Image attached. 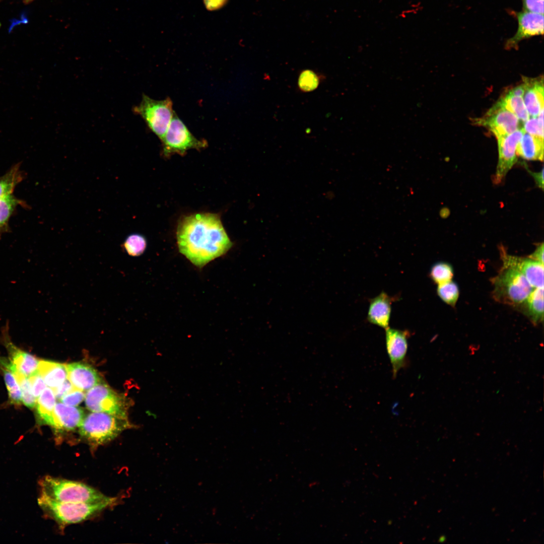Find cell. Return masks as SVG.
<instances>
[{
  "label": "cell",
  "instance_id": "6da1fadb",
  "mask_svg": "<svg viewBox=\"0 0 544 544\" xmlns=\"http://www.w3.org/2000/svg\"><path fill=\"white\" fill-rule=\"evenodd\" d=\"M176 237L179 252L199 268L226 253L233 245L216 214L184 217L178 223Z\"/></svg>",
  "mask_w": 544,
  "mask_h": 544
},
{
  "label": "cell",
  "instance_id": "7a4b0ae2",
  "mask_svg": "<svg viewBox=\"0 0 544 544\" xmlns=\"http://www.w3.org/2000/svg\"><path fill=\"white\" fill-rule=\"evenodd\" d=\"M117 498L94 503H66L54 501L40 494L38 503L45 516L53 520L60 528L78 523L97 516L117 503Z\"/></svg>",
  "mask_w": 544,
  "mask_h": 544
},
{
  "label": "cell",
  "instance_id": "3957f363",
  "mask_svg": "<svg viewBox=\"0 0 544 544\" xmlns=\"http://www.w3.org/2000/svg\"><path fill=\"white\" fill-rule=\"evenodd\" d=\"M39 485L40 494L61 502L94 503L114 498L107 496L84 483L49 475L41 479Z\"/></svg>",
  "mask_w": 544,
  "mask_h": 544
},
{
  "label": "cell",
  "instance_id": "277c9868",
  "mask_svg": "<svg viewBox=\"0 0 544 544\" xmlns=\"http://www.w3.org/2000/svg\"><path fill=\"white\" fill-rule=\"evenodd\" d=\"M129 427L127 418L93 412L85 416L78 431L81 438L93 450L113 440Z\"/></svg>",
  "mask_w": 544,
  "mask_h": 544
},
{
  "label": "cell",
  "instance_id": "5b68a950",
  "mask_svg": "<svg viewBox=\"0 0 544 544\" xmlns=\"http://www.w3.org/2000/svg\"><path fill=\"white\" fill-rule=\"evenodd\" d=\"M494 279V295L500 302L518 305L525 302L533 288L518 270L504 266Z\"/></svg>",
  "mask_w": 544,
  "mask_h": 544
},
{
  "label": "cell",
  "instance_id": "8992f818",
  "mask_svg": "<svg viewBox=\"0 0 544 544\" xmlns=\"http://www.w3.org/2000/svg\"><path fill=\"white\" fill-rule=\"evenodd\" d=\"M133 110L142 117L149 129L162 141L174 113L171 99L167 97L157 100L143 94L141 102L133 107Z\"/></svg>",
  "mask_w": 544,
  "mask_h": 544
},
{
  "label": "cell",
  "instance_id": "52a82bcc",
  "mask_svg": "<svg viewBox=\"0 0 544 544\" xmlns=\"http://www.w3.org/2000/svg\"><path fill=\"white\" fill-rule=\"evenodd\" d=\"M85 403L90 411L125 418L128 407L126 398L107 384L99 383L85 394Z\"/></svg>",
  "mask_w": 544,
  "mask_h": 544
},
{
  "label": "cell",
  "instance_id": "ba28073f",
  "mask_svg": "<svg viewBox=\"0 0 544 544\" xmlns=\"http://www.w3.org/2000/svg\"><path fill=\"white\" fill-rule=\"evenodd\" d=\"M161 141L165 156L173 153L183 155L189 149L199 150L208 145L206 141L198 140L191 133L175 112Z\"/></svg>",
  "mask_w": 544,
  "mask_h": 544
},
{
  "label": "cell",
  "instance_id": "9c48e42d",
  "mask_svg": "<svg viewBox=\"0 0 544 544\" xmlns=\"http://www.w3.org/2000/svg\"><path fill=\"white\" fill-rule=\"evenodd\" d=\"M475 123L489 129L497 138L510 134L522 127L520 120L498 101Z\"/></svg>",
  "mask_w": 544,
  "mask_h": 544
},
{
  "label": "cell",
  "instance_id": "30bf717a",
  "mask_svg": "<svg viewBox=\"0 0 544 544\" xmlns=\"http://www.w3.org/2000/svg\"><path fill=\"white\" fill-rule=\"evenodd\" d=\"M524 130L520 128L513 132L497 138L498 161L495 181L500 182L517 161L516 149Z\"/></svg>",
  "mask_w": 544,
  "mask_h": 544
},
{
  "label": "cell",
  "instance_id": "8fae6325",
  "mask_svg": "<svg viewBox=\"0 0 544 544\" xmlns=\"http://www.w3.org/2000/svg\"><path fill=\"white\" fill-rule=\"evenodd\" d=\"M410 334L407 330H403L389 327L385 329L386 348L394 378L396 377L398 371L406 365L407 341Z\"/></svg>",
  "mask_w": 544,
  "mask_h": 544
},
{
  "label": "cell",
  "instance_id": "7c38bea8",
  "mask_svg": "<svg viewBox=\"0 0 544 544\" xmlns=\"http://www.w3.org/2000/svg\"><path fill=\"white\" fill-rule=\"evenodd\" d=\"M2 339L10 355V361L19 373L28 377L37 371L39 360L33 355L16 347L9 336V322L2 328Z\"/></svg>",
  "mask_w": 544,
  "mask_h": 544
},
{
  "label": "cell",
  "instance_id": "4fadbf2b",
  "mask_svg": "<svg viewBox=\"0 0 544 544\" xmlns=\"http://www.w3.org/2000/svg\"><path fill=\"white\" fill-rule=\"evenodd\" d=\"M518 21L515 34L506 44L507 48L515 47L521 40L543 34V15L525 11L514 12Z\"/></svg>",
  "mask_w": 544,
  "mask_h": 544
},
{
  "label": "cell",
  "instance_id": "5bb4252c",
  "mask_svg": "<svg viewBox=\"0 0 544 544\" xmlns=\"http://www.w3.org/2000/svg\"><path fill=\"white\" fill-rule=\"evenodd\" d=\"M84 417L81 408L57 402L54 409L52 428L57 436L74 431L78 429Z\"/></svg>",
  "mask_w": 544,
  "mask_h": 544
},
{
  "label": "cell",
  "instance_id": "9a60e30c",
  "mask_svg": "<svg viewBox=\"0 0 544 544\" xmlns=\"http://www.w3.org/2000/svg\"><path fill=\"white\" fill-rule=\"evenodd\" d=\"M504 266L519 271L533 288L543 287V264L530 258L504 254Z\"/></svg>",
  "mask_w": 544,
  "mask_h": 544
},
{
  "label": "cell",
  "instance_id": "2e32d148",
  "mask_svg": "<svg viewBox=\"0 0 544 544\" xmlns=\"http://www.w3.org/2000/svg\"><path fill=\"white\" fill-rule=\"evenodd\" d=\"M66 367L67 378L77 389L87 391L101 382L96 370L88 364L73 363L66 365Z\"/></svg>",
  "mask_w": 544,
  "mask_h": 544
},
{
  "label": "cell",
  "instance_id": "e0dca14e",
  "mask_svg": "<svg viewBox=\"0 0 544 544\" xmlns=\"http://www.w3.org/2000/svg\"><path fill=\"white\" fill-rule=\"evenodd\" d=\"M398 297H391L382 291L378 296L371 299L367 314L368 321L385 329L388 327L391 304Z\"/></svg>",
  "mask_w": 544,
  "mask_h": 544
},
{
  "label": "cell",
  "instance_id": "ac0fdd59",
  "mask_svg": "<svg viewBox=\"0 0 544 544\" xmlns=\"http://www.w3.org/2000/svg\"><path fill=\"white\" fill-rule=\"evenodd\" d=\"M524 105L530 117H536L543 110V81L541 79L524 78Z\"/></svg>",
  "mask_w": 544,
  "mask_h": 544
},
{
  "label": "cell",
  "instance_id": "d6986e66",
  "mask_svg": "<svg viewBox=\"0 0 544 544\" xmlns=\"http://www.w3.org/2000/svg\"><path fill=\"white\" fill-rule=\"evenodd\" d=\"M37 370L46 385L51 388L57 387L67 378L66 365L59 363L39 361Z\"/></svg>",
  "mask_w": 544,
  "mask_h": 544
},
{
  "label": "cell",
  "instance_id": "ffe728a7",
  "mask_svg": "<svg viewBox=\"0 0 544 544\" xmlns=\"http://www.w3.org/2000/svg\"><path fill=\"white\" fill-rule=\"evenodd\" d=\"M516 154L526 160L543 161V139L524 131L517 145Z\"/></svg>",
  "mask_w": 544,
  "mask_h": 544
},
{
  "label": "cell",
  "instance_id": "44dd1931",
  "mask_svg": "<svg viewBox=\"0 0 544 544\" xmlns=\"http://www.w3.org/2000/svg\"><path fill=\"white\" fill-rule=\"evenodd\" d=\"M55 396L53 390L45 388L38 397L36 402V414L41 424L52 428L53 426V411L55 405Z\"/></svg>",
  "mask_w": 544,
  "mask_h": 544
},
{
  "label": "cell",
  "instance_id": "7402d4cb",
  "mask_svg": "<svg viewBox=\"0 0 544 544\" xmlns=\"http://www.w3.org/2000/svg\"><path fill=\"white\" fill-rule=\"evenodd\" d=\"M10 365V360L0 357V369L3 372L9 401L12 404L19 405L22 403L21 390Z\"/></svg>",
  "mask_w": 544,
  "mask_h": 544
},
{
  "label": "cell",
  "instance_id": "603a6c76",
  "mask_svg": "<svg viewBox=\"0 0 544 544\" xmlns=\"http://www.w3.org/2000/svg\"><path fill=\"white\" fill-rule=\"evenodd\" d=\"M22 202L13 194L0 198V239L3 234L9 231L10 217L18 206Z\"/></svg>",
  "mask_w": 544,
  "mask_h": 544
},
{
  "label": "cell",
  "instance_id": "cb8c5ba5",
  "mask_svg": "<svg viewBox=\"0 0 544 544\" xmlns=\"http://www.w3.org/2000/svg\"><path fill=\"white\" fill-rule=\"evenodd\" d=\"M527 302L528 313L533 322L536 323L543 318V287L533 290L525 301Z\"/></svg>",
  "mask_w": 544,
  "mask_h": 544
},
{
  "label": "cell",
  "instance_id": "d4e9b609",
  "mask_svg": "<svg viewBox=\"0 0 544 544\" xmlns=\"http://www.w3.org/2000/svg\"><path fill=\"white\" fill-rule=\"evenodd\" d=\"M20 168L19 163L0 177V198L12 194L16 185L22 180L23 176Z\"/></svg>",
  "mask_w": 544,
  "mask_h": 544
},
{
  "label": "cell",
  "instance_id": "484cf974",
  "mask_svg": "<svg viewBox=\"0 0 544 544\" xmlns=\"http://www.w3.org/2000/svg\"><path fill=\"white\" fill-rule=\"evenodd\" d=\"M508 110L513 113L521 121L528 120L530 116L521 96H515L508 92L499 100Z\"/></svg>",
  "mask_w": 544,
  "mask_h": 544
},
{
  "label": "cell",
  "instance_id": "4316f807",
  "mask_svg": "<svg viewBox=\"0 0 544 544\" xmlns=\"http://www.w3.org/2000/svg\"><path fill=\"white\" fill-rule=\"evenodd\" d=\"M147 240L142 235L132 233L128 235L122 244V247L129 255L139 256L142 255L147 247Z\"/></svg>",
  "mask_w": 544,
  "mask_h": 544
},
{
  "label": "cell",
  "instance_id": "83f0119b",
  "mask_svg": "<svg viewBox=\"0 0 544 544\" xmlns=\"http://www.w3.org/2000/svg\"><path fill=\"white\" fill-rule=\"evenodd\" d=\"M10 369L13 372L20 387L22 402L28 407L34 408L36 406L37 399L33 394L28 378L18 372L12 364L10 365Z\"/></svg>",
  "mask_w": 544,
  "mask_h": 544
},
{
  "label": "cell",
  "instance_id": "f1b7e54d",
  "mask_svg": "<svg viewBox=\"0 0 544 544\" xmlns=\"http://www.w3.org/2000/svg\"><path fill=\"white\" fill-rule=\"evenodd\" d=\"M429 275L434 282L440 285L451 281L453 270L449 263L438 262L431 267Z\"/></svg>",
  "mask_w": 544,
  "mask_h": 544
},
{
  "label": "cell",
  "instance_id": "f546056e",
  "mask_svg": "<svg viewBox=\"0 0 544 544\" xmlns=\"http://www.w3.org/2000/svg\"><path fill=\"white\" fill-rule=\"evenodd\" d=\"M439 297L446 303L454 306L459 297V289L457 284L450 281L438 285L437 289Z\"/></svg>",
  "mask_w": 544,
  "mask_h": 544
},
{
  "label": "cell",
  "instance_id": "4dcf8cb0",
  "mask_svg": "<svg viewBox=\"0 0 544 544\" xmlns=\"http://www.w3.org/2000/svg\"><path fill=\"white\" fill-rule=\"evenodd\" d=\"M321 80V77L316 73L312 70H305L299 75L298 87L302 92H311L318 87Z\"/></svg>",
  "mask_w": 544,
  "mask_h": 544
},
{
  "label": "cell",
  "instance_id": "1f68e13d",
  "mask_svg": "<svg viewBox=\"0 0 544 544\" xmlns=\"http://www.w3.org/2000/svg\"><path fill=\"white\" fill-rule=\"evenodd\" d=\"M525 132L543 139V110L536 117H530L522 125Z\"/></svg>",
  "mask_w": 544,
  "mask_h": 544
},
{
  "label": "cell",
  "instance_id": "d6a6232c",
  "mask_svg": "<svg viewBox=\"0 0 544 544\" xmlns=\"http://www.w3.org/2000/svg\"><path fill=\"white\" fill-rule=\"evenodd\" d=\"M84 391L74 388L72 390L63 396L60 400L61 402L71 406H76L80 403L85 398Z\"/></svg>",
  "mask_w": 544,
  "mask_h": 544
},
{
  "label": "cell",
  "instance_id": "836d02e7",
  "mask_svg": "<svg viewBox=\"0 0 544 544\" xmlns=\"http://www.w3.org/2000/svg\"><path fill=\"white\" fill-rule=\"evenodd\" d=\"M28 378L31 386L33 394L37 399L46 388V384L38 370Z\"/></svg>",
  "mask_w": 544,
  "mask_h": 544
},
{
  "label": "cell",
  "instance_id": "e575fe53",
  "mask_svg": "<svg viewBox=\"0 0 544 544\" xmlns=\"http://www.w3.org/2000/svg\"><path fill=\"white\" fill-rule=\"evenodd\" d=\"M523 10L543 15L544 0H521Z\"/></svg>",
  "mask_w": 544,
  "mask_h": 544
},
{
  "label": "cell",
  "instance_id": "d590c367",
  "mask_svg": "<svg viewBox=\"0 0 544 544\" xmlns=\"http://www.w3.org/2000/svg\"><path fill=\"white\" fill-rule=\"evenodd\" d=\"M75 387L66 378L61 384L53 388L55 398L60 400L66 393L72 390Z\"/></svg>",
  "mask_w": 544,
  "mask_h": 544
},
{
  "label": "cell",
  "instance_id": "8d00e7d4",
  "mask_svg": "<svg viewBox=\"0 0 544 544\" xmlns=\"http://www.w3.org/2000/svg\"><path fill=\"white\" fill-rule=\"evenodd\" d=\"M543 243H541L535 251L529 255V258L543 264Z\"/></svg>",
  "mask_w": 544,
  "mask_h": 544
},
{
  "label": "cell",
  "instance_id": "74e56055",
  "mask_svg": "<svg viewBox=\"0 0 544 544\" xmlns=\"http://www.w3.org/2000/svg\"><path fill=\"white\" fill-rule=\"evenodd\" d=\"M227 0H205L207 8L210 10L218 9L224 5Z\"/></svg>",
  "mask_w": 544,
  "mask_h": 544
},
{
  "label": "cell",
  "instance_id": "f35d334b",
  "mask_svg": "<svg viewBox=\"0 0 544 544\" xmlns=\"http://www.w3.org/2000/svg\"><path fill=\"white\" fill-rule=\"evenodd\" d=\"M537 184L539 187L541 189L543 188V169H542L540 172L533 173L529 171Z\"/></svg>",
  "mask_w": 544,
  "mask_h": 544
},
{
  "label": "cell",
  "instance_id": "ab89813d",
  "mask_svg": "<svg viewBox=\"0 0 544 544\" xmlns=\"http://www.w3.org/2000/svg\"><path fill=\"white\" fill-rule=\"evenodd\" d=\"M445 536H441L439 539V541H440V542H443V541H445Z\"/></svg>",
  "mask_w": 544,
  "mask_h": 544
},
{
  "label": "cell",
  "instance_id": "60d3db41",
  "mask_svg": "<svg viewBox=\"0 0 544 544\" xmlns=\"http://www.w3.org/2000/svg\"><path fill=\"white\" fill-rule=\"evenodd\" d=\"M22 1L25 4H29V3H31V2H32V1H33L34 0H22Z\"/></svg>",
  "mask_w": 544,
  "mask_h": 544
}]
</instances>
